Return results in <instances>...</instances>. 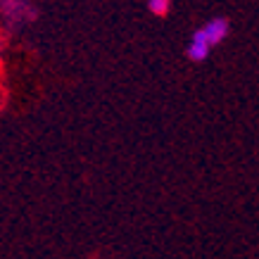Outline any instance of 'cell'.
<instances>
[{"instance_id":"5","label":"cell","mask_w":259,"mask_h":259,"mask_svg":"<svg viewBox=\"0 0 259 259\" xmlns=\"http://www.w3.org/2000/svg\"><path fill=\"white\" fill-rule=\"evenodd\" d=\"M3 50H5V43H3V38H0V55H3Z\"/></svg>"},{"instance_id":"4","label":"cell","mask_w":259,"mask_h":259,"mask_svg":"<svg viewBox=\"0 0 259 259\" xmlns=\"http://www.w3.org/2000/svg\"><path fill=\"white\" fill-rule=\"evenodd\" d=\"M145 5L155 17H166L171 10V0H145Z\"/></svg>"},{"instance_id":"2","label":"cell","mask_w":259,"mask_h":259,"mask_svg":"<svg viewBox=\"0 0 259 259\" xmlns=\"http://www.w3.org/2000/svg\"><path fill=\"white\" fill-rule=\"evenodd\" d=\"M212 43L207 40V36L202 33V29L197 26L195 31L190 33V40H188V46H186V57H188L190 62H204L207 57L212 55Z\"/></svg>"},{"instance_id":"3","label":"cell","mask_w":259,"mask_h":259,"mask_svg":"<svg viewBox=\"0 0 259 259\" xmlns=\"http://www.w3.org/2000/svg\"><path fill=\"white\" fill-rule=\"evenodd\" d=\"M200 29H202V33L207 36V40L212 43V48H217L228 38V33H231V22H228L226 17H212V19H207Z\"/></svg>"},{"instance_id":"1","label":"cell","mask_w":259,"mask_h":259,"mask_svg":"<svg viewBox=\"0 0 259 259\" xmlns=\"http://www.w3.org/2000/svg\"><path fill=\"white\" fill-rule=\"evenodd\" d=\"M0 19L10 31H22L38 19V8L31 0H0Z\"/></svg>"}]
</instances>
